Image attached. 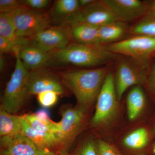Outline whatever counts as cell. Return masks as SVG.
<instances>
[{
	"label": "cell",
	"mask_w": 155,
	"mask_h": 155,
	"mask_svg": "<svg viewBox=\"0 0 155 155\" xmlns=\"http://www.w3.org/2000/svg\"><path fill=\"white\" fill-rule=\"evenodd\" d=\"M144 67L133 59H124L119 63L114 77L118 100L133 85L139 86L145 81Z\"/></svg>",
	"instance_id": "cell-9"
},
{
	"label": "cell",
	"mask_w": 155,
	"mask_h": 155,
	"mask_svg": "<svg viewBox=\"0 0 155 155\" xmlns=\"http://www.w3.org/2000/svg\"><path fill=\"white\" fill-rule=\"evenodd\" d=\"M31 45L45 52L62 49L70 44L69 27L48 26L30 39Z\"/></svg>",
	"instance_id": "cell-10"
},
{
	"label": "cell",
	"mask_w": 155,
	"mask_h": 155,
	"mask_svg": "<svg viewBox=\"0 0 155 155\" xmlns=\"http://www.w3.org/2000/svg\"><path fill=\"white\" fill-rule=\"evenodd\" d=\"M23 130L24 134L36 145L44 150L52 149L56 147H60V140L58 134L45 133L34 130L28 125L24 116Z\"/></svg>",
	"instance_id": "cell-16"
},
{
	"label": "cell",
	"mask_w": 155,
	"mask_h": 155,
	"mask_svg": "<svg viewBox=\"0 0 155 155\" xmlns=\"http://www.w3.org/2000/svg\"><path fill=\"white\" fill-rule=\"evenodd\" d=\"M46 155H68L67 153H60V154L56 153L52 151L51 150H48V152L47 153Z\"/></svg>",
	"instance_id": "cell-35"
},
{
	"label": "cell",
	"mask_w": 155,
	"mask_h": 155,
	"mask_svg": "<svg viewBox=\"0 0 155 155\" xmlns=\"http://www.w3.org/2000/svg\"><path fill=\"white\" fill-rule=\"evenodd\" d=\"M26 85L28 96L47 91L55 92L59 95L65 93L61 80L47 67L28 72Z\"/></svg>",
	"instance_id": "cell-11"
},
{
	"label": "cell",
	"mask_w": 155,
	"mask_h": 155,
	"mask_svg": "<svg viewBox=\"0 0 155 155\" xmlns=\"http://www.w3.org/2000/svg\"><path fill=\"white\" fill-rule=\"evenodd\" d=\"M119 21H133L141 17L147 11L144 2L139 0H103Z\"/></svg>",
	"instance_id": "cell-13"
},
{
	"label": "cell",
	"mask_w": 155,
	"mask_h": 155,
	"mask_svg": "<svg viewBox=\"0 0 155 155\" xmlns=\"http://www.w3.org/2000/svg\"><path fill=\"white\" fill-rule=\"evenodd\" d=\"M106 46L114 54L129 57L145 68L150 56L155 52V37L136 35Z\"/></svg>",
	"instance_id": "cell-5"
},
{
	"label": "cell",
	"mask_w": 155,
	"mask_h": 155,
	"mask_svg": "<svg viewBox=\"0 0 155 155\" xmlns=\"http://www.w3.org/2000/svg\"><path fill=\"white\" fill-rule=\"evenodd\" d=\"M108 72L107 67L67 70L59 73L63 84L76 98L79 107L87 109L98 96Z\"/></svg>",
	"instance_id": "cell-1"
},
{
	"label": "cell",
	"mask_w": 155,
	"mask_h": 155,
	"mask_svg": "<svg viewBox=\"0 0 155 155\" xmlns=\"http://www.w3.org/2000/svg\"><path fill=\"white\" fill-rule=\"evenodd\" d=\"M148 86L150 91L155 95V65L153 68L149 79Z\"/></svg>",
	"instance_id": "cell-31"
},
{
	"label": "cell",
	"mask_w": 155,
	"mask_h": 155,
	"mask_svg": "<svg viewBox=\"0 0 155 155\" xmlns=\"http://www.w3.org/2000/svg\"><path fill=\"white\" fill-rule=\"evenodd\" d=\"M95 2L94 0H79V7L80 8L86 7L91 5Z\"/></svg>",
	"instance_id": "cell-32"
},
{
	"label": "cell",
	"mask_w": 155,
	"mask_h": 155,
	"mask_svg": "<svg viewBox=\"0 0 155 155\" xmlns=\"http://www.w3.org/2000/svg\"><path fill=\"white\" fill-rule=\"evenodd\" d=\"M16 35L30 39L50 26L49 13L22 6L13 11Z\"/></svg>",
	"instance_id": "cell-6"
},
{
	"label": "cell",
	"mask_w": 155,
	"mask_h": 155,
	"mask_svg": "<svg viewBox=\"0 0 155 155\" xmlns=\"http://www.w3.org/2000/svg\"><path fill=\"white\" fill-rule=\"evenodd\" d=\"M5 58H3L2 55H1L0 58V69L1 71H2L3 69L5 67Z\"/></svg>",
	"instance_id": "cell-34"
},
{
	"label": "cell",
	"mask_w": 155,
	"mask_h": 155,
	"mask_svg": "<svg viewBox=\"0 0 155 155\" xmlns=\"http://www.w3.org/2000/svg\"><path fill=\"white\" fill-rule=\"evenodd\" d=\"M126 30V25L121 21H115L101 25L99 28L98 44L104 45L116 42L123 37Z\"/></svg>",
	"instance_id": "cell-18"
},
{
	"label": "cell",
	"mask_w": 155,
	"mask_h": 155,
	"mask_svg": "<svg viewBox=\"0 0 155 155\" xmlns=\"http://www.w3.org/2000/svg\"><path fill=\"white\" fill-rule=\"evenodd\" d=\"M18 52L15 54L16 64L2 98L1 108L10 114L19 112L25 104L28 95L27 78L28 71L22 64Z\"/></svg>",
	"instance_id": "cell-3"
},
{
	"label": "cell",
	"mask_w": 155,
	"mask_h": 155,
	"mask_svg": "<svg viewBox=\"0 0 155 155\" xmlns=\"http://www.w3.org/2000/svg\"><path fill=\"white\" fill-rule=\"evenodd\" d=\"M24 6L22 1L0 0V12H11Z\"/></svg>",
	"instance_id": "cell-29"
},
{
	"label": "cell",
	"mask_w": 155,
	"mask_h": 155,
	"mask_svg": "<svg viewBox=\"0 0 155 155\" xmlns=\"http://www.w3.org/2000/svg\"><path fill=\"white\" fill-rule=\"evenodd\" d=\"M153 152L155 154V143L153 147Z\"/></svg>",
	"instance_id": "cell-36"
},
{
	"label": "cell",
	"mask_w": 155,
	"mask_h": 155,
	"mask_svg": "<svg viewBox=\"0 0 155 155\" xmlns=\"http://www.w3.org/2000/svg\"><path fill=\"white\" fill-rule=\"evenodd\" d=\"M31 44L29 38L17 36L13 38H8L0 36L1 54L12 53L15 54Z\"/></svg>",
	"instance_id": "cell-22"
},
{
	"label": "cell",
	"mask_w": 155,
	"mask_h": 155,
	"mask_svg": "<svg viewBox=\"0 0 155 155\" xmlns=\"http://www.w3.org/2000/svg\"><path fill=\"white\" fill-rule=\"evenodd\" d=\"M119 101L114 75L108 73L97 99L96 107L91 125L98 127L107 124L116 117Z\"/></svg>",
	"instance_id": "cell-4"
},
{
	"label": "cell",
	"mask_w": 155,
	"mask_h": 155,
	"mask_svg": "<svg viewBox=\"0 0 155 155\" xmlns=\"http://www.w3.org/2000/svg\"><path fill=\"white\" fill-rule=\"evenodd\" d=\"M59 95H60L55 92H43L37 95L38 101L40 104L43 107H50L55 104Z\"/></svg>",
	"instance_id": "cell-26"
},
{
	"label": "cell",
	"mask_w": 155,
	"mask_h": 155,
	"mask_svg": "<svg viewBox=\"0 0 155 155\" xmlns=\"http://www.w3.org/2000/svg\"><path fill=\"white\" fill-rule=\"evenodd\" d=\"M23 6L32 10L43 11L49 5V0H24Z\"/></svg>",
	"instance_id": "cell-30"
},
{
	"label": "cell",
	"mask_w": 155,
	"mask_h": 155,
	"mask_svg": "<svg viewBox=\"0 0 155 155\" xmlns=\"http://www.w3.org/2000/svg\"><path fill=\"white\" fill-rule=\"evenodd\" d=\"M118 21V19L102 1H95L89 5L79 8L60 25L70 26L79 23H86L101 26Z\"/></svg>",
	"instance_id": "cell-7"
},
{
	"label": "cell",
	"mask_w": 155,
	"mask_h": 155,
	"mask_svg": "<svg viewBox=\"0 0 155 155\" xmlns=\"http://www.w3.org/2000/svg\"><path fill=\"white\" fill-rule=\"evenodd\" d=\"M146 98L142 89L140 86H135L127 94V116L130 121L135 120L141 114L145 105Z\"/></svg>",
	"instance_id": "cell-20"
},
{
	"label": "cell",
	"mask_w": 155,
	"mask_h": 155,
	"mask_svg": "<svg viewBox=\"0 0 155 155\" xmlns=\"http://www.w3.org/2000/svg\"><path fill=\"white\" fill-rule=\"evenodd\" d=\"M23 116L28 125L34 130L58 135L61 131L59 122H53L49 116L38 117L35 114H28Z\"/></svg>",
	"instance_id": "cell-21"
},
{
	"label": "cell",
	"mask_w": 155,
	"mask_h": 155,
	"mask_svg": "<svg viewBox=\"0 0 155 155\" xmlns=\"http://www.w3.org/2000/svg\"><path fill=\"white\" fill-rule=\"evenodd\" d=\"M86 109L78 106L63 111L59 122L61 131L58 134L62 153L66 151L75 140L83 126L86 117Z\"/></svg>",
	"instance_id": "cell-8"
},
{
	"label": "cell",
	"mask_w": 155,
	"mask_h": 155,
	"mask_svg": "<svg viewBox=\"0 0 155 155\" xmlns=\"http://www.w3.org/2000/svg\"><path fill=\"white\" fill-rule=\"evenodd\" d=\"M23 116L10 114L2 108L0 109V137L22 133Z\"/></svg>",
	"instance_id": "cell-19"
},
{
	"label": "cell",
	"mask_w": 155,
	"mask_h": 155,
	"mask_svg": "<svg viewBox=\"0 0 155 155\" xmlns=\"http://www.w3.org/2000/svg\"><path fill=\"white\" fill-rule=\"evenodd\" d=\"M96 144L98 155H120L114 147L104 140H98Z\"/></svg>",
	"instance_id": "cell-28"
},
{
	"label": "cell",
	"mask_w": 155,
	"mask_h": 155,
	"mask_svg": "<svg viewBox=\"0 0 155 155\" xmlns=\"http://www.w3.org/2000/svg\"><path fill=\"white\" fill-rule=\"evenodd\" d=\"M56 51H44L31 44L23 48L19 55L23 66L29 72L47 67Z\"/></svg>",
	"instance_id": "cell-14"
},
{
	"label": "cell",
	"mask_w": 155,
	"mask_h": 155,
	"mask_svg": "<svg viewBox=\"0 0 155 155\" xmlns=\"http://www.w3.org/2000/svg\"><path fill=\"white\" fill-rule=\"evenodd\" d=\"M68 26L70 39L73 43L83 45L98 44L100 26L86 23Z\"/></svg>",
	"instance_id": "cell-15"
},
{
	"label": "cell",
	"mask_w": 155,
	"mask_h": 155,
	"mask_svg": "<svg viewBox=\"0 0 155 155\" xmlns=\"http://www.w3.org/2000/svg\"><path fill=\"white\" fill-rule=\"evenodd\" d=\"M116 57L117 54L105 45L72 43L66 48L56 51L48 67L68 64L82 67H100Z\"/></svg>",
	"instance_id": "cell-2"
},
{
	"label": "cell",
	"mask_w": 155,
	"mask_h": 155,
	"mask_svg": "<svg viewBox=\"0 0 155 155\" xmlns=\"http://www.w3.org/2000/svg\"><path fill=\"white\" fill-rule=\"evenodd\" d=\"M149 141L148 132L144 128H140L125 137L123 143L125 146L134 150L144 147Z\"/></svg>",
	"instance_id": "cell-23"
},
{
	"label": "cell",
	"mask_w": 155,
	"mask_h": 155,
	"mask_svg": "<svg viewBox=\"0 0 155 155\" xmlns=\"http://www.w3.org/2000/svg\"><path fill=\"white\" fill-rule=\"evenodd\" d=\"M75 155H98L96 144L91 140H85L78 147Z\"/></svg>",
	"instance_id": "cell-27"
},
{
	"label": "cell",
	"mask_w": 155,
	"mask_h": 155,
	"mask_svg": "<svg viewBox=\"0 0 155 155\" xmlns=\"http://www.w3.org/2000/svg\"><path fill=\"white\" fill-rule=\"evenodd\" d=\"M0 148L1 155H46L49 150L41 148L22 133L1 137Z\"/></svg>",
	"instance_id": "cell-12"
},
{
	"label": "cell",
	"mask_w": 155,
	"mask_h": 155,
	"mask_svg": "<svg viewBox=\"0 0 155 155\" xmlns=\"http://www.w3.org/2000/svg\"><path fill=\"white\" fill-rule=\"evenodd\" d=\"M79 8V0L56 1L49 13L51 22L61 25L65 19L75 14Z\"/></svg>",
	"instance_id": "cell-17"
},
{
	"label": "cell",
	"mask_w": 155,
	"mask_h": 155,
	"mask_svg": "<svg viewBox=\"0 0 155 155\" xmlns=\"http://www.w3.org/2000/svg\"><path fill=\"white\" fill-rule=\"evenodd\" d=\"M150 12L154 17H155V1L153 2L150 7Z\"/></svg>",
	"instance_id": "cell-33"
},
{
	"label": "cell",
	"mask_w": 155,
	"mask_h": 155,
	"mask_svg": "<svg viewBox=\"0 0 155 155\" xmlns=\"http://www.w3.org/2000/svg\"><path fill=\"white\" fill-rule=\"evenodd\" d=\"M130 32L136 35L155 37V19H145L134 25Z\"/></svg>",
	"instance_id": "cell-25"
},
{
	"label": "cell",
	"mask_w": 155,
	"mask_h": 155,
	"mask_svg": "<svg viewBox=\"0 0 155 155\" xmlns=\"http://www.w3.org/2000/svg\"><path fill=\"white\" fill-rule=\"evenodd\" d=\"M13 11L0 12V36L8 38L17 36Z\"/></svg>",
	"instance_id": "cell-24"
}]
</instances>
